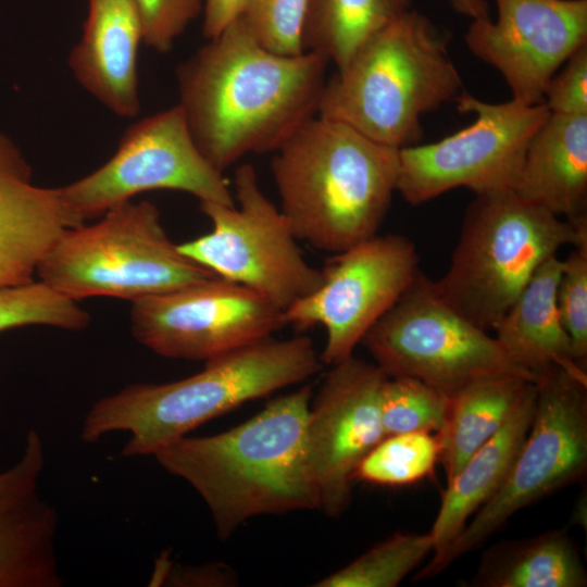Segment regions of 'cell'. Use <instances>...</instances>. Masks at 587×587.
<instances>
[{
  "label": "cell",
  "instance_id": "cell-1",
  "mask_svg": "<svg viewBox=\"0 0 587 587\" xmlns=\"http://www.w3.org/2000/svg\"><path fill=\"white\" fill-rule=\"evenodd\" d=\"M328 63L309 51H271L237 17L178 64V105L202 154L224 173L249 153L275 152L317 115Z\"/></svg>",
  "mask_w": 587,
  "mask_h": 587
},
{
  "label": "cell",
  "instance_id": "cell-2",
  "mask_svg": "<svg viewBox=\"0 0 587 587\" xmlns=\"http://www.w3.org/2000/svg\"><path fill=\"white\" fill-rule=\"evenodd\" d=\"M312 397L304 385L226 432L186 435L153 454L200 495L221 540L254 516L319 509L304 437Z\"/></svg>",
  "mask_w": 587,
  "mask_h": 587
},
{
  "label": "cell",
  "instance_id": "cell-3",
  "mask_svg": "<svg viewBox=\"0 0 587 587\" xmlns=\"http://www.w3.org/2000/svg\"><path fill=\"white\" fill-rule=\"evenodd\" d=\"M322 365L309 337H268L208 360L202 371L186 378L130 384L99 399L84 417L80 438L93 444L126 432L123 457L153 455L245 402L309 379Z\"/></svg>",
  "mask_w": 587,
  "mask_h": 587
},
{
  "label": "cell",
  "instance_id": "cell-4",
  "mask_svg": "<svg viewBox=\"0 0 587 587\" xmlns=\"http://www.w3.org/2000/svg\"><path fill=\"white\" fill-rule=\"evenodd\" d=\"M274 153L279 209L299 241L335 254L377 234L397 191L399 149L316 115Z\"/></svg>",
  "mask_w": 587,
  "mask_h": 587
},
{
  "label": "cell",
  "instance_id": "cell-5",
  "mask_svg": "<svg viewBox=\"0 0 587 587\" xmlns=\"http://www.w3.org/2000/svg\"><path fill=\"white\" fill-rule=\"evenodd\" d=\"M449 41V34L410 9L326 80L317 115L396 149L420 143L422 117L464 91Z\"/></svg>",
  "mask_w": 587,
  "mask_h": 587
},
{
  "label": "cell",
  "instance_id": "cell-6",
  "mask_svg": "<svg viewBox=\"0 0 587 587\" xmlns=\"http://www.w3.org/2000/svg\"><path fill=\"white\" fill-rule=\"evenodd\" d=\"M587 243V223L575 224L514 191L479 193L469 204L440 297L485 330L508 311L537 268L564 246Z\"/></svg>",
  "mask_w": 587,
  "mask_h": 587
},
{
  "label": "cell",
  "instance_id": "cell-7",
  "mask_svg": "<svg viewBox=\"0 0 587 587\" xmlns=\"http://www.w3.org/2000/svg\"><path fill=\"white\" fill-rule=\"evenodd\" d=\"M36 275L75 301L113 297L132 302L215 276L180 252L159 209L147 200L127 201L93 224L65 229Z\"/></svg>",
  "mask_w": 587,
  "mask_h": 587
},
{
  "label": "cell",
  "instance_id": "cell-8",
  "mask_svg": "<svg viewBox=\"0 0 587 587\" xmlns=\"http://www.w3.org/2000/svg\"><path fill=\"white\" fill-rule=\"evenodd\" d=\"M533 420L501 486L413 580L433 578L486 542L517 511L582 482L587 472V382L551 367L535 382Z\"/></svg>",
  "mask_w": 587,
  "mask_h": 587
},
{
  "label": "cell",
  "instance_id": "cell-9",
  "mask_svg": "<svg viewBox=\"0 0 587 587\" xmlns=\"http://www.w3.org/2000/svg\"><path fill=\"white\" fill-rule=\"evenodd\" d=\"M361 344L388 377L415 378L449 397L489 377L537 379L447 303L422 272Z\"/></svg>",
  "mask_w": 587,
  "mask_h": 587
},
{
  "label": "cell",
  "instance_id": "cell-10",
  "mask_svg": "<svg viewBox=\"0 0 587 587\" xmlns=\"http://www.w3.org/2000/svg\"><path fill=\"white\" fill-rule=\"evenodd\" d=\"M235 204L200 202L209 233L178 243L188 259L215 276L245 286L284 312L322 283L305 260L286 217L263 192L254 167L234 174Z\"/></svg>",
  "mask_w": 587,
  "mask_h": 587
},
{
  "label": "cell",
  "instance_id": "cell-11",
  "mask_svg": "<svg viewBox=\"0 0 587 587\" xmlns=\"http://www.w3.org/2000/svg\"><path fill=\"white\" fill-rule=\"evenodd\" d=\"M473 123L441 140L399 149L397 191L411 205L457 188L475 195L514 191L528 146L550 115L545 104L482 101L465 90L454 100Z\"/></svg>",
  "mask_w": 587,
  "mask_h": 587
},
{
  "label": "cell",
  "instance_id": "cell-12",
  "mask_svg": "<svg viewBox=\"0 0 587 587\" xmlns=\"http://www.w3.org/2000/svg\"><path fill=\"white\" fill-rule=\"evenodd\" d=\"M151 190H177L200 202L235 204L224 173L202 154L178 104L130 125L104 164L60 187L65 205L80 223Z\"/></svg>",
  "mask_w": 587,
  "mask_h": 587
},
{
  "label": "cell",
  "instance_id": "cell-13",
  "mask_svg": "<svg viewBox=\"0 0 587 587\" xmlns=\"http://www.w3.org/2000/svg\"><path fill=\"white\" fill-rule=\"evenodd\" d=\"M415 245L400 234L375 235L335 253L321 270L322 283L283 312L285 325L300 330L321 325L326 333L322 364L349 357L373 325L398 301L417 274Z\"/></svg>",
  "mask_w": 587,
  "mask_h": 587
},
{
  "label": "cell",
  "instance_id": "cell-14",
  "mask_svg": "<svg viewBox=\"0 0 587 587\" xmlns=\"http://www.w3.org/2000/svg\"><path fill=\"white\" fill-rule=\"evenodd\" d=\"M283 312L239 284L214 276L133 302L130 329L150 351L208 361L272 337Z\"/></svg>",
  "mask_w": 587,
  "mask_h": 587
},
{
  "label": "cell",
  "instance_id": "cell-15",
  "mask_svg": "<svg viewBox=\"0 0 587 587\" xmlns=\"http://www.w3.org/2000/svg\"><path fill=\"white\" fill-rule=\"evenodd\" d=\"M387 375L354 355L332 365L312 397L305 450L319 509L339 517L352 497L359 462L384 437L380 396Z\"/></svg>",
  "mask_w": 587,
  "mask_h": 587
},
{
  "label": "cell",
  "instance_id": "cell-16",
  "mask_svg": "<svg viewBox=\"0 0 587 587\" xmlns=\"http://www.w3.org/2000/svg\"><path fill=\"white\" fill-rule=\"evenodd\" d=\"M495 2L496 21H472L465 34L466 46L501 74L512 99L524 104L542 103L551 77L587 45V1Z\"/></svg>",
  "mask_w": 587,
  "mask_h": 587
},
{
  "label": "cell",
  "instance_id": "cell-17",
  "mask_svg": "<svg viewBox=\"0 0 587 587\" xmlns=\"http://www.w3.org/2000/svg\"><path fill=\"white\" fill-rule=\"evenodd\" d=\"M45 466L41 436L29 429L23 452L0 471V587H60L59 516L39 491Z\"/></svg>",
  "mask_w": 587,
  "mask_h": 587
},
{
  "label": "cell",
  "instance_id": "cell-18",
  "mask_svg": "<svg viewBox=\"0 0 587 587\" xmlns=\"http://www.w3.org/2000/svg\"><path fill=\"white\" fill-rule=\"evenodd\" d=\"M79 224L60 187L35 184L21 150L0 133V286L33 280L59 236Z\"/></svg>",
  "mask_w": 587,
  "mask_h": 587
},
{
  "label": "cell",
  "instance_id": "cell-19",
  "mask_svg": "<svg viewBox=\"0 0 587 587\" xmlns=\"http://www.w3.org/2000/svg\"><path fill=\"white\" fill-rule=\"evenodd\" d=\"M140 42L134 0H88L83 34L68 54V67L86 91L120 117L140 112Z\"/></svg>",
  "mask_w": 587,
  "mask_h": 587
},
{
  "label": "cell",
  "instance_id": "cell-20",
  "mask_svg": "<svg viewBox=\"0 0 587 587\" xmlns=\"http://www.w3.org/2000/svg\"><path fill=\"white\" fill-rule=\"evenodd\" d=\"M514 192L558 217L587 223V114L550 112L528 146Z\"/></svg>",
  "mask_w": 587,
  "mask_h": 587
},
{
  "label": "cell",
  "instance_id": "cell-21",
  "mask_svg": "<svg viewBox=\"0 0 587 587\" xmlns=\"http://www.w3.org/2000/svg\"><path fill=\"white\" fill-rule=\"evenodd\" d=\"M561 270L558 254L547 259L492 330L505 354L536 378L557 366L587 382V371L574 359L557 307Z\"/></svg>",
  "mask_w": 587,
  "mask_h": 587
},
{
  "label": "cell",
  "instance_id": "cell-22",
  "mask_svg": "<svg viewBox=\"0 0 587 587\" xmlns=\"http://www.w3.org/2000/svg\"><path fill=\"white\" fill-rule=\"evenodd\" d=\"M533 383L502 427L447 482L440 508L429 530L433 557L440 554L462 532L467 520L501 486L528 433L534 415Z\"/></svg>",
  "mask_w": 587,
  "mask_h": 587
},
{
  "label": "cell",
  "instance_id": "cell-23",
  "mask_svg": "<svg viewBox=\"0 0 587 587\" xmlns=\"http://www.w3.org/2000/svg\"><path fill=\"white\" fill-rule=\"evenodd\" d=\"M471 587H584L587 572L565 529L500 541L484 551Z\"/></svg>",
  "mask_w": 587,
  "mask_h": 587
},
{
  "label": "cell",
  "instance_id": "cell-24",
  "mask_svg": "<svg viewBox=\"0 0 587 587\" xmlns=\"http://www.w3.org/2000/svg\"><path fill=\"white\" fill-rule=\"evenodd\" d=\"M535 382L519 376H496L474 382L449 397L437 436L447 482L509 419Z\"/></svg>",
  "mask_w": 587,
  "mask_h": 587
},
{
  "label": "cell",
  "instance_id": "cell-25",
  "mask_svg": "<svg viewBox=\"0 0 587 587\" xmlns=\"http://www.w3.org/2000/svg\"><path fill=\"white\" fill-rule=\"evenodd\" d=\"M411 9V0H308L303 51L344 68L372 37Z\"/></svg>",
  "mask_w": 587,
  "mask_h": 587
},
{
  "label": "cell",
  "instance_id": "cell-26",
  "mask_svg": "<svg viewBox=\"0 0 587 587\" xmlns=\"http://www.w3.org/2000/svg\"><path fill=\"white\" fill-rule=\"evenodd\" d=\"M433 551L434 540L429 532L395 533L314 586L395 587Z\"/></svg>",
  "mask_w": 587,
  "mask_h": 587
},
{
  "label": "cell",
  "instance_id": "cell-27",
  "mask_svg": "<svg viewBox=\"0 0 587 587\" xmlns=\"http://www.w3.org/2000/svg\"><path fill=\"white\" fill-rule=\"evenodd\" d=\"M436 435L412 432L385 436L359 462L353 480L383 486H405L429 476L439 462Z\"/></svg>",
  "mask_w": 587,
  "mask_h": 587
},
{
  "label": "cell",
  "instance_id": "cell-28",
  "mask_svg": "<svg viewBox=\"0 0 587 587\" xmlns=\"http://www.w3.org/2000/svg\"><path fill=\"white\" fill-rule=\"evenodd\" d=\"M89 323L77 301L41 280L0 286V332L32 325L82 330Z\"/></svg>",
  "mask_w": 587,
  "mask_h": 587
},
{
  "label": "cell",
  "instance_id": "cell-29",
  "mask_svg": "<svg viewBox=\"0 0 587 587\" xmlns=\"http://www.w3.org/2000/svg\"><path fill=\"white\" fill-rule=\"evenodd\" d=\"M449 396L411 377H387L380 396V417L385 436L427 432L444 425Z\"/></svg>",
  "mask_w": 587,
  "mask_h": 587
},
{
  "label": "cell",
  "instance_id": "cell-30",
  "mask_svg": "<svg viewBox=\"0 0 587 587\" xmlns=\"http://www.w3.org/2000/svg\"><path fill=\"white\" fill-rule=\"evenodd\" d=\"M308 0H246L239 15L266 49L284 55L303 52L302 27Z\"/></svg>",
  "mask_w": 587,
  "mask_h": 587
},
{
  "label": "cell",
  "instance_id": "cell-31",
  "mask_svg": "<svg viewBox=\"0 0 587 587\" xmlns=\"http://www.w3.org/2000/svg\"><path fill=\"white\" fill-rule=\"evenodd\" d=\"M557 307L576 363L587 369V243L574 247L557 287Z\"/></svg>",
  "mask_w": 587,
  "mask_h": 587
},
{
  "label": "cell",
  "instance_id": "cell-32",
  "mask_svg": "<svg viewBox=\"0 0 587 587\" xmlns=\"http://www.w3.org/2000/svg\"><path fill=\"white\" fill-rule=\"evenodd\" d=\"M142 43L165 53L187 26L203 12V0H134Z\"/></svg>",
  "mask_w": 587,
  "mask_h": 587
},
{
  "label": "cell",
  "instance_id": "cell-33",
  "mask_svg": "<svg viewBox=\"0 0 587 587\" xmlns=\"http://www.w3.org/2000/svg\"><path fill=\"white\" fill-rule=\"evenodd\" d=\"M544 102L551 113L587 114V45L579 47L551 77Z\"/></svg>",
  "mask_w": 587,
  "mask_h": 587
},
{
  "label": "cell",
  "instance_id": "cell-34",
  "mask_svg": "<svg viewBox=\"0 0 587 587\" xmlns=\"http://www.w3.org/2000/svg\"><path fill=\"white\" fill-rule=\"evenodd\" d=\"M165 580L175 586H233L237 576L227 565L214 563L170 570Z\"/></svg>",
  "mask_w": 587,
  "mask_h": 587
},
{
  "label": "cell",
  "instance_id": "cell-35",
  "mask_svg": "<svg viewBox=\"0 0 587 587\" xmlns=\"http://www.w3.org/2000/svg\"><path fill=\"white\" fill-rule=\"evenodd\" d=\"M246 0H203L202 33L207 39L217 36L239 17Z\"/></svg>",
  "mask_w": 587,
  "mask_h": 587
},
{
  "label": "cell",
  "instance_id": "cell-36",
  "mask_svg": "<svg viewBox=\"0 0 587 587\" xmlns=\"http://www.w3.org/2000/svg\"><path fill=\"white\" fill-rule=\"evenodd\" d=\"M449 2L459 14L472 21L490 18V9L486 0H449Z\"/></svg>",
  "mask_w": 587,
  "mask_h": 587
},
{
  "label": "cell",
  "instance_id": "cell-37",
  "mask_svg": "<svg viewBox=\"0 0 587 587\" xmlns=\"http://www.w3.org/2000/svg\"><path fill=\"white\" fill-rule=\"evenodd\" d=\"M580 1H587V0H580Z\"/></svg>",
  "mask_w": 587,
  "mask_h": 587
}]
</instances>
